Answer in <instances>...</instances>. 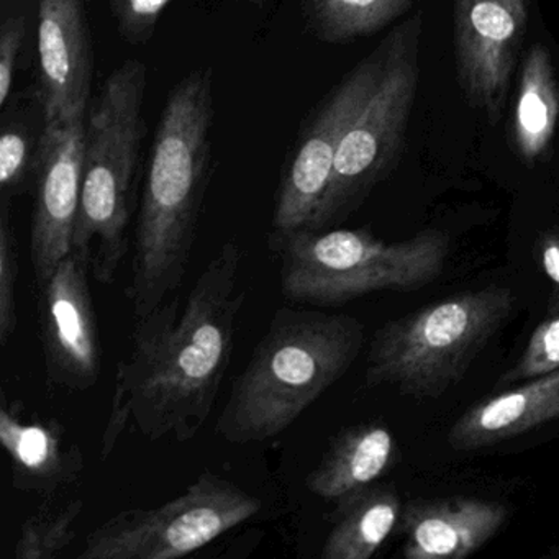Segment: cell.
I'll return each instance as SVG.
<instances>
[{"label":"cell","instance_id":"1","mask_svg":"<svg viewBox=\"0 0 559 559\" xmlns=\"http://www.w3.org/2000/svg\"><path fill=\"white\" fill-rule=\"evenodd\" d=\"M247 294L243 250L230 238L186 300L176 293L135 319L129 349L117 362L103 460L130 427L152 441L188 443L201 433L230 368Z\"/></svg>","mask_w":559,"mask_h":559},{"label":"cell","instance_id":"2","mask_svg":"<svg viewBox=\"0 0 559 559\" xmlns=\"http://www.w3.org/2000/svg\"><path fill=\"white\" fill-rule=\"evenodd\" d=\"M214 68L199 67L166 96L143 178L126 297L135 319L181 289L211 182Z\"/></svg>","mask_w":559,"mask_h":559},{"label":"cell","instance_id":"3","mask_svg":"<svg viewBox=\"0 0 559 559\" xmlns=\"http://www.w3.org/2000/svg\"><path fill=\"white\" fill-rule=\"evenodd\" d=\"M362 343L365 330L353 317L294 307L277 310L231 384L215 424L218 437L248 444L284 433L345 376Z\"/></svg>","mask_w":559,"mask_h":559},{"label":"cell","instance_id":"4","mask_svg":"<svg viewBox=\"0 0 559 559\" xmlns=\"http://www.w3.org/2000/svg\"><path fill=\"white\" fill-rule=\"evenodd\" d=\"M146 87V64L127 60L107 76L90 106L73 251L91 261L94 280L104 286L114 283L130 251Z\"/></svg>","mask_w":559,"mask_h":559},{"label":"cell","instance_id":"5","mask_svg":"<svg viewBox=\"0 0 559 559\" xmlns=\"http://www.w3.org/2000/svg\"><path fill=\"white\" fill-rule=\"evenodd\" d=\"M284 299L336 307L376 290H415L444 270L450 241L440 230L385 243L368 230L325 228L270 234Z\"/></svg>","mask_w":559,"mask_h":559},{"label":"cell","instance_id":"6","mask_svg":"<svg viewBox=\"0 0 559 559\" xmlns=\"http://www.w3.org/2000/svg\"><path fill=\"white\" fill-rule=\"evenodd\" d=\"M513 302L509 287L489 286L385 323L372 338L366 381L414 397H440L464 378Z\"/></svg>","mask_w":559,"mask_h":559},{"label":"cell","instance_id":"7","mask_svg":"<svg viewBox=\"0 0 559 559\" xmlns=\"http://www.w3.org/2000/svg\"><path fill=\"white\" fill-rule=\"evenodd\" d=\"M421 32V14L394 28L388 68L346 132L332 181L306 230H325L345 221L397 166L417 99Z\"/></svg>","mask_w":559,"mask_h":559},{"label":"cell","instance_id":"8","mask_svg":"<svg viewBox=\"0 0 559 559\" xmlns=\"http://www.w3.org/2000/svg\"><path fill=\"white\" fill-rule=\"evenodd\" d=\"M263 503L227 477L204 471L173 500L126 509L100 523L80 559L185 558L253 519Z\"/></svg>","mask_w":559,"mask_h":559},{"label":"cell","instance_id":"9","mask_svg":"<svg viewBox=\"0 0 559 559\" xmlns=\"http://www.w3.org/2000/svg\"><path fill=\"white\" fill-rule=\"evenodd\" d=\"M394 31L310 110L281 168L271 234L306 230L332 181L343 139L388 68Z\"/></svg>","mask_w":559,"mask_h":559},{"label":"cell","instance_id":"10","mask_svg":"<svg viewBox=\"0 0 559 559\" xmlns=\"http://www.w3.org/2000/svg\"><path fill=\"white\" fill-rule=\"evenodd\" d=\"M532 0H454L457 84L490 126L502 120L530 22Z\"/></svg>","mask_w":559,"mask_h":559},{"label":"cell","instance_id":"11","mask_svg":"<svg viewBox=\"0 0 559 559\" xmlns=\"http://www.w3.org/2000/svg\"><path fill=\"white\" fill-rule=\"evenodd\" d=\"M90 273L91 261L71 250L38 289V326L47 379L63 391L86 392L99 381L103 346Z\"/></svg>","mask_w":559,"mask_h":559},{"label":"cell","instance_id":"12","mask_svg":"<svg viewBox=\"0 0 559 559\" xmlns=\"http://www.w3.org/2000/svg\"><path fill=\"white\" fill-rule=\"evenodd\" d=\"M86 119L48 126L34 186L31 257L38 289L73 250L83 189Z\"/></svg>","mask_w":559,"mask_h":559},{"label":"cell","instance_id":"13","mask_svg":"<svg viewBox=\"0 0 559 559\" xmlns=\"http://www.w3.org/2000/svg\"><path fill=\"white\" fill-rule=\"evenodd\" d=\"M38 94L48 126L86 119L93 103L94 44L84 0H38Z\"/></svg>","mask_w":559,"mask_h":559},{"label":"cell","instance_id":"14","mask_svg":"<svg viewBox=\"0 0 559 559\" xmlns=\"http://www.w3.org/2000/svg\"><path fill=\"white\" fill-rule=\"evenodd\" d=\"M0 443L11 463L12 484L22 492L51 499L80 483L86 460L83 448L58 418L28 411L21 401L0 395Z\"/></svg>","mask_w":559,"mask_h":559},{"label":"cell","instance_id":"15","mask_svg":"<svg viewBox=\"0 0 559 559\" xmlns=\"http://www.w3.org/2000/svg\"><path fill=\"white\" fill-rule=\"evenodd\" d=\"M507 507L474 497L418 500L402 509L404 556L463 559L483 548L506 522Z\"/></svg>","mask_w":559,"mask_h":559},{"label":"cell","instance_id":"16","mask_svg":"<svg viewBox=\"0 0 559 559\" xmlns=\"http://www.w3.org/2000/svg\"><path fill=\"white\" fill-rule=\"evenodd\" d=\"M559 418V369L486 399L464 412L448 433L457 451L502 443Z\"/></svg>","mask_w":559,"mask_h":559},{"label":"cell","instance_id":"17","mask_svg":"<svg viewBox=\"0 0 559 559\" xmlns=\"http://www.w3.org/2000/svg\"><path fill=\"white\" fill-rule=\"evenodd\" d=\"M395 440L382 424H359L332 438L320 463L307 474L306 487L325 500H342L371 486L391 467Z\"/></svg>","mask_w":559,"mask_h":559},{"label":"cell","instance_id":"18","mask_svg":"<svg viewBox=\"0 0 559 559\" xmlns=\"http://www.w3.org/2000/svg\"><path fill=\"white\" fill-rule=\"evenodd\" d=\"M559 127V80L548 47L535 44L520 67L510 140L526 166L545 162Z\"/></svg>","mask_w":559,"mask_h":559},{"label":"cell","instance_id":"19","mask_svg":"<svg viewBox=\"0 0 559 559\" xmlns=\"http://www.w3.org/2000/svg\"><path fill=\"white\" fill-rule=\"evenodd\" d=\"M47 127L37 86L12 94L0 109V204L34 192Z\"/></svg>","mask_w":559,"mask_h":559},{"label":"cell","instance_id":"20","mask_svg":"<svg viewBox=\"0 0 559 559\" xmlns=\"http://www.w3.org/2000/svg\"><path fill=\"white\" fill-rule=\"evenodd\" d=\"M402 515L392 487H365L338 500L335 525L323 543L322 559H369L384 545Z\"/></svg>","mask_w":559,"mask_h":559},{"label":"cell","instance_id":"21","mask_svg":"<svg viewBox=\"0 0 559 559\" xmlns=\"http://www.w3.org/2000/svg\"><path fill=\"white\" fill-rule=\"evenodd\" d=\"M412 5L414 0H320L304 15L319 40L338 45L378 34Z\"/></svg>","mask_w":559,"mask_h":559},{"label":"cell","instance_id":"22","mask_svg":"<svg viewBox=\"0 0 559 559\" xmlns=\"http://www.w3.org/2000/svg\"><path fill=\"white\" fill-rule=\"evenodd\" d=\"M84 510L81 499L41 507L22 523L15 559H55L76 539V523Z\"/></svg>","mask_w":559,"mask_h":559},{"label":"cell","instance_id":"23","mask_svg":"<svg viewBox=\"0 0 559 559\" xmlns=\"http://www.w3.org/2000/svg\"><path fill=\"white\" fill-rule=\"evenodd\" d=\"M21 273L12 204H0V346L8 348L19 325L17 284Z\"/></svg>","mask_w":559,"mask_h":559},{"label":"cell","instance_id":"24","mask_svg":"<svg viewBox=\"0 0 559 559\" xmlns=\"http://www.w3.org/2000/svg\"><path fill=\"white\" fill-rule=\"evenodd\" d=\"M28 8L25 0H2L0 5V109L14 94V80L27 41Z\"/></svg>","mask_w":559,"mask_h":559},{"label":"cell","instance_id":"25","mask_svg":"<svg viewBox=\"0 0 559 559\" xmlns=\"http://www.w3.org/2000/svg\"><path fill=\"white\" fill-rule=\"evenodd\" d=\"M559 369V312L543 320L530 336L522 358L500 376L499 385L528 381Z\"/></svg>","mask_w":559,"mask_h":559},{"label":"cell","instance_id":"26","mask_svg":"<svg viewBox=\"0 0 559 559\" xmlns=\"http://www.w3.org/2000/svg\"><path fill=\"white\" fill-rule=\"evenodd\" d=\"M171 0H109L117 32L127 44L146 45L155 35L163 12Z\"/></svg>","mask_w":559,"mask_h":559},{"label":"cell","instance_id":"27","mask_svg":"<svg viewBox=\"0 0 559 559\" xmlns=\"http://www.w3.org/2000/svg\"><path fill=\"white\" fill-rule=\"evenodd\" d=\"M539 260L546 276L559 287V235L546 234L539 241Z\"/></svg>","mask_w":559,"mask_h":559},{"label":"cell","instance_id":"28","mask_svg":"<svg viewBox=\"0 0 559 559\" xmlns=\"http://www.w3.org/2000/svg\"><path fill=\"white\" fill-rule=\"evenodd\" d=\"M248 4L254 5V8H263L267 0H247Z\"/></svg>","mask_w":559,"mask_h":559},{"label":"cell","instance_id":"29","mask_svg":"<svg viewBox=\"0 0 559 559\" xmlns=\"http://www.w3.org/2000/svg\"><path fill=\"white\" fill-rule=\"evenodd\" d=\"M320 0H304V9L310 8V5L317 4Z\"/></svg>","mask_w":559,"mask_h":559},{"label":"cell","instance_id":"30","mask_svg":"<svg viewBox=\"0 0 559 559\" xmlns=\"http://www.w3.org/2000/svg\"><path fill=\"white\" fill-rule=\"evenodd\" d=\"M548 558H559V549H555V551L549 552Z\"/></svg>","mask_w":559,"mask_h":559}]
</instances>
